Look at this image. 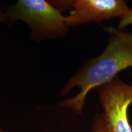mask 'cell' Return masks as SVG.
<instances>
[{
	"label": "cell",
	"mask_w": 132,
	"mask_h": 132,
	"mask_svg": "<svg viewBox=\"0 0 132 132\" xmlns=\"http://www.w3.org/2000/svg\"><path fill=\"white\" fill-rule=\"evenodd\" d=\"M106 30L109 37L105 50L89 61L64 86L62 95L75 87H78L80 92L75 97L62 102L61 106L81 114L90 90L111 82L120 72L132 67V44L121 39L111 27L106 28Z\"/></svg>",
	"instance_id": "6da1fadb"
},
{
	"label": "cell",
	"mask_w": 132,
	"mask_h": 132,
	"mask_svg": "<svg viewBox=\"0 0 132 132\" xmlns=\"http://www.w3.org/2000/svg\"><path fill=\"white\" fill-rule=\"evenodd\" d=\"M9 19L20 20L31 28L33 37H54L63 36L67 32L65 16L44 0H20L6 13Z\"/></svg>",
	"instance_id": "7a4b0ae2"
},
{
	"label": "cell",
	"mask_w": 132,
	"mask_h": 132,
	"mask_svg": "<svg viewBox=\"0 0 132 132\" xmlns=\"http://www.w3.org/2000/svg\"><path fill=\"white\" fill-rule=\"evenodd\" d=\"M104 114L112 132H132L128 119V108L132 103V86L118 77L98 87Z\"/></svg>",
	"instance_id": "3957f363"
},
{
	"label": "cell",
	"mask_w": 132,
	"mask_h": 132,
	"mask_svg": "<svg viewBox=\"0 0 132 132\" xmlns=\"http://www.w3.org/2000/svg\"><path fill=\"white\" fill-rule=\"evenodd\" d=\"M71 7L65 16L68 26L120 18L129 7L123 0H77L72 1Z\"/></svg>",
	"instance_id": "277c9868"
},
{
	"label": "cell",
	"mask_w": 132,
	"mask_h": 132,
	"mask_svg": "<svg viewBox=\"0 0 132 132\" xmlns=\"http://www.w3.org/2000/svg\"><path fill=\"white\" fill-rule=\"evenodd\" d=\"M92 130L93 132H112L105 114H97L92 123Z\"/></svg>",
	"instance_id": "5b68a950"
},
{
	"label": "cell",
	"mask_w": 132,
	"mask_h": 132,
	"mask_svg": "<svg viewBox=\"0 0 132 132\" xmlns=\"http://www.w3.org/2000/svg\"><path fill=\"white\" fill-rule=\"evenodd\" d=\"M130 24H132V8L129 7L124 14L119 18L118 30L122 31Z\"/></svg>",
	"instance_id": "8992f818"
},
{
	"label": "cell",
	"mask_w": 132,
	"mask_h": 132,
	"mask_svg": "<svg viewBox=\"0 0 132 132\" xmlns=\"http://www.w3.org/2000/svg\"><path fill=\"white\" fill-rule=\"evenodd\" d=\"M111 29L116 34H118L119 37L127 42L130 44H132V32H124L122 31H119L118 29L114 28V27H111Z\"/></svg>",
	"instance_id": "52a82bcc"
},
{
	"label": "cell",
	"mask_w": 132,
	"mask_h": 132,
	"mask_svg": "<svg viewBox=\"0 0 132 132\" xmlns=\"http://www.w3.org/2000/svg\"><path fill=\"white\" fill-rule=\"evenodd\" d=\"M5 15H6L0 14V21L4 20V18H5Z\"/></svg>",
	"instance_id": "ba28073f"
},
{
	"label": "cell",
	"mask_w": 132,
	"mask_h": 132,
	"mask_svg": "<svg viewBox=\"0 0 132 132\" xmlns=\"http://www.w3.org/2000/svg\"><path fill=\"white\" fill-rule=\"evenodd\" d=\"M0 132H4V131H3V130L2 129V128H1V127H0Z\"/></svg>",
	"instance_id": "9c48e42d"
}]
</instances>
